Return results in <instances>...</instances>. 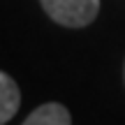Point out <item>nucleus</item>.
I'll use <instances>...</instances> for the list:
<instances>
[{"instance_id": "obj_1", "label": "nucleus", "mask_w": 125, "mask_h": 125, "mask_svg": "<svg viewBox=\"0 0 125 125\" xmlns=\"http://www.w3.org/2000/svg\"><path fill=\"white\" fill-rule=\"evenodd\" d=\"M40 2L56 23L67 28L88 26L100 12V0H40Z\"/></svg>"}, {"instance_id": "obj_2", "label": "nucleus", "mask_w": 125, "mask_h": 125, "mask_svg": "<svg viewBox=\"0 0 125 125\" xmlns=\"http://www.w3.org/2000/svg\"><path fill=\"white\" fill-rule=\"evenodd\" d=\"M19 104H21V90L16 81L9 74L0 72V125L12 121V116L19 111Z\"/></svg>"}, {"instance_id": "obj_3", "label": "nucleus", "mask_w": 125, "mask_h": 125, "mask_svg": "<svg viewBox=\"0 0 125 125\" xmlns=\"http://www.w3.org/2000/svg\"><path fill=\"white\" fill-rule=\"evenodd\" d=\"M26 125H70L72 116L62 104L58 102H46L42 107H37L35 111H30V116L23 121Z\"/></svg>"}]
</instances>
